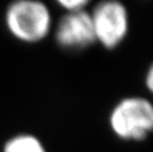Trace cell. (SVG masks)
Segmentation results:
<instances>
[{"label": "cell", "mask_w": 153, "mask_h": 152, "mask_svg": "<svg viewBox=\"0 0 153 152\" xmlns=\"http://www.w3.org/2000/svg\"><path fill=\"white\" fill-rule=\"evenodd\" d=\"M145 83H146V87L148 88L149 91L153 93V64L149 67V69L147 71V74H146L145 77Z\"/></svg>", "instance_id": "7"}, {"label": "cell", "mask_w": 153, "mask_h": 152, "mask_svg": "<svg viewBox=\"0 0 153 152\" xmlns=\"http://www.w3.org/2000/svg\"><path fill=\"white\" fill-rule=\"evenodd\" d=\"M3 152H47L43 143L34 135L18 134L4 145Z\"/></svg>", "instance_id": "5"}, {"label": "cell", "mask_w": 153, "mask_h": 152, "mask_svg": "<svg viewBox=\"0 0 153 152\" xmlns=\"http://www.w3.org/2000/svg\"><path fill=\"white\" fill-rule=\"evenodd\" d=\"M5 23L13 37L24 43H38L51 31V17L43 2L20 0L11 3L5 13Z\"/></svg>", "instance_id": "1"}, {"label": "cell", "mask_w": 153, "mask_h": 152, "mask_svg": "<svg viewBox=\"0 0 153 152\" xmlns=\"http://www.w3.org/2000/svg\"><path fill=\"white\" fill-rule=\"evenodd\" d=\"M88 3L87 0H62L58 2V4L68 12H78L84 10Z\"/></svg>", "instance_id": "6"}, {"label": "cell", "mask_w": 153, "mask_h": 152, "mask_svg": "<svg viewBox=\"0 0 153 152\" xmlns=\"http://www.w3.org/2000/svg\"><path fill=\"white\" fill-rule=\"evenodd\" d=\"M55 40L58 46L69 50L90 47L96 41L91 15L84 10L68 12L58 22Z\"/></svg>", "instance_id": "4"}, {"label": "cell", "mask_w": 153, "mask_h": 152, "mask_svg": "<svg viewBox=\"0 0 153 152\" xmlns=\"http://www.w3.org/2000/svg\"><path fill=\"white\" fill-rule=\"evenodd\" d=\"M91 15L96 41L107 48L118 47L128 30V15L118 1H104L94 8Z\"/></svg>", "instance_id": "3"}, {"label": "cell", "mask_w": 153, "mask_h": 152, "mask_svg": "<svg viewBox=\"0 0 153 152\" xmlns=\"http://www.w3.org/2000/svg\"><path fill=\"white\" fill-rule=\"evenodd\" d=\"M110 125L122 139H144L153 131V105L140 97L123 99L111 113Z\"/></svg>", "instance_id": "2"}]
</instances>
